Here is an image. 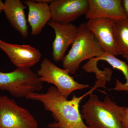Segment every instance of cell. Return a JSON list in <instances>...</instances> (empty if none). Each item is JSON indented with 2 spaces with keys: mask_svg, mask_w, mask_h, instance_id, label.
Segmentation results:
<instances>
[{
  "mask_svg": "<svg viewBox=\"0 0 128 128\" xmlns=\"http://www.w3.org/2000/svg\"><path fill=\"white\" fill-rule=\"evenodd\" d=\"M37 74L42 82L54 85L66 98L74 91L90 87L88 85L78 83L68 70L59 68L47 58L42 60Z\"/></svg>",
  "mask_w": 128,
  "mask_h": 128,
  "instance_id": "obj_5",
  "label": "cell"
},
{
  "mask_svg": "<svg viewBox=\"0 0 128 128\" xmlns=\"http://www.w3.org/2000/svg\"><path fill=\"white\" fill-rule=\"evenodd\" d=\"M105 52L99 42L88 29L86 23L80 24L78 32L68 53L62 62L63 68L73 74L82 62L86 60L100 57Z\"/></svg>",
  "mask_w": 128,
  "mask_h": 128,
  "instance_id": "obj_3",
  "label": "cell"
},
{
  "mask_svg": "<svg viewBox=\"0 0 128 128\" xmlns=\"http://www.w3.org/2000/svg\"><path fill=\"white\" fill-rule=\"evenodd\" d=\"M23 2L21 0H6L3 11L12 26L26 38L28 35V28L25 14L26 6Z\"/></svg>",
  "mask_w": 128,
  "mask_h": 128,
  "instance_id": "obj_13",
  "label": "cell"
},
{
  "mask_svg": "<svg viewBox=\"0 0 128 128\" xmlns=\"http://www.w3.org/2000/svg\"><path fill=\"white\" fill-rule=\"evenodd\" d=\"M114 31L118 55L128 56V18L114 21Z\"/></svg>",
  "mask_w": 128,
  "mask_h": 128,
  "instance_id": "obj_14",
  "label": "cell"
},
{
  "mask_svg": "<svg viewBox=\"0 0 128 128\" xmlns=\"http://www.w3.org/2000/svg\"><path fill=\"white\" fill-rule=\"evenodd\" d=\"M23 2L28 8V20L31 27V34L32 36L38 35L51 20L50 5L48 3L32 0H26Z\"/></svg>",
  "mask_w": 128,
  "mask_h": 128,
  "instance_id": "obj_12",
  "label": "cell"
},
{
  "mask_svg": "<svg viewBox=\"0 0 128 128\" xmlns=\"http://www.w3.org/2000/svg\"><path fill=\"white\" fill-rule=\"evenodd\" d=\"M51 20L59 23H72L88 11V0H52L50 4Z\"/></svg>",
  "mask_w": 128,
  "mask_h": 128,
  "instance_id": "obj_7",
  "label": "cell"
},
{
  "mask_svg": "<svg viewBox=\"0 0 128 128\" xmlns=\"http://www.w3.org/2000/svg\"><path fill=\"white\" fill-rule=\"evenodd\" d=\"M122 6L124 12L128 18V0H122Z\"/></svg>",
  "mask_w": 128,
  "mask_h": 128,
  "instance_id": "obj_17",
  "label": "cell"
},
{
  "mask_svg": "<svg viewBox=\"0 0 128 128\" xmlns=\"http://www.w3.org/2000/svg\"><path fill=\"white\" fill-rule=\"evenodd\" d=\"M42 82L31 68H17L11 72H0V90L16 97L26 98L30 93L40 91Z\"/></svg>",
  "mask_w": 128,
  "mask_h": 128,
  "instance_id": "obj_4",
  "label": "cell"
},
{
  "mask_svg": "<svg viewBox=\"0 0 128 128\" xmlns=\"http://www.w3.org/2000/svg\"><path fill=\"white\" fill-rule=\"evenodd\" d=\"M114 21L106 18H92L88 20L86 25L104 52L116 56L118 54L114 38Z\"/></svg>",
  "mask_w": 128,
  "mask_h": 128,
  "instance_id": "obj_8",
  "label": "cell"
},
{
  "mask_svg": "<svg viewBox=\"0 0 128 128\" xmlns=\"http://www.w3.org/2000/svg\"><path fill=\"white\" fill-rule=\"evenodd\" d=\"M48 24L54 30L55 38L52 44L53 59L62 61L69 46L72 44L78 32V27L72 23H59L50 20Z\"/></svg>",
  "mask_w": 128,
  "mask_h": 128,
  "instance_id": "obj_10",
  "label": "cell"
},
{
  "mask_svg": "<svg viewBox=\"0 0 128 128\" xmlns=\"http://www.w3.org/2000/svg\"><path fill=\"white\" fill-rule=\"evenodd\" d=\"M126 108L117 105L107 96L102 101L91 93L82 106L81 115L89 128H122L121 120Z\"/></svg>",
  "mask_w": 128,
  "mask_h": 128,
  "instance_id": "obj_2",
  "label": "cell"
},
{
  "mask_svg": "<svg viewBox=\"0 0 128 128\" xmlns=\"http://www.w3.org/2000/svg\"><path fill=\"white\" fill-rule=\"evenodd\" d=\"M0 128H38V123L30 112L14 100L0 96Z\"/></svg>",
  "mask_w": 128,
  "mask_h": 128,
  "instance_id": "obj_6",
  "label": "cell"
},
{
  "mask_svg": "<svg viewBox=\"0 0 128 128\" xmlns=\"http://www.w3.org/2000/svg\"><path fill=\"white\" fill-rule=\"evenodd\" d=\"M0 48L17 68H31L41 59L39 50L28 44H14L0 40Z\"/></svg>",
  "mask_w": 128,
  "mask_h": 128,
  "instance_id": "obj_9",
  "label": "cell"
},
{
  "mask_svg": "<svg viewBox=\"0 0 128 128\" xmlns=\"http://www.w3.org/2000/svg\"><path fill=\"white\" fill-rule=\"evenodd\" d=\"M97 62L99 60H104L112 66L113 68L120 70L124 74L126 80V82L122 84L119 80L116 79V85L114 90H125L128 89V65L124 61L118 59L114 55L104 52L100 57L92 58Z\"/></svg>",
  "mask_w": 128,
  "mask_h": 128,
  "instance_id": "obj_15",
  "label": "cell"
},
{
  "mask_svg": "<svg viewBox=\"0 0 128 128\" xmlns=\"http://www.w3.org/2000/svg\"><path fill=\"white\" fill-rule=\"evenodd\" d=\"M4 8V2L0 0V13L3 11Z\"/></svg>",
  "mask_w": 128,
  "mask_h": 128,
  "instance_id": "obj_18",
  "label": "cell"
},
{
  "mask_svg": "<svg viewBox=\"0 0 128 128\" xmlns=\"http://www.w3.org/2000/svg\"><path fill=\"white\" fill-rule=\"evenodd\" d=\"M89 8L86 19L106 18L114 21L127 18L121 0H88Z\"/></svg>",
  "mask_w": 128,
  "mask_h": 128,
  "instance_id": "obj_11",
  "label": "cell"
},
{
  "mask_svg": "<svg viewBox=\"0 0 128 128\" xmlns=\"http://www.w3.org/2000/svg\"><path fill=\"white\" fill-rule=\"evenodd\" d=\"M126 91L128 92V89ZM121 124L122 128H128V106L126 108L122 117Z\"/></svg>",
  "mask_w": 128,
  "mask_h": 128,
  "instance_id": "obj_16",
  "label": "cell"
},
{
  "mask_svg": "<svg viewBox=\"0 0 128 128\" xmlns=\"http://www.w3.org/2000/svg\"><path fill=\"white\" fill-rule=\"evenodd\" d=\"M99 87H103V84L97 80L89 92L79 97L74 94L70 100L62 96L55 86H50L45 93H30L26 98L40 102L46 110L52 112L56 122L49 124V128H89L82 121L79 104L82 98Z\"/></svg>",
  "mask_w": 128,
  "mask_h": 128,
  "instance_id": "obj_1",
  "label": "cell"
},
{
  "mask_svg": "<svg viewBox=\"0 0 128 128\" xmlns=\"http://www.w3.org/2000/svg\"><path fill=\"white\" fill-rule=\"evenodd\" d=\"M124 58H125L126 59V60L128 63V56H122Z\"/></svg>",
  "mask_w": 128,
  "mask_h": 128,
  "instance_id": "obj_19",
  "label": "cell"
}]
</instances>
